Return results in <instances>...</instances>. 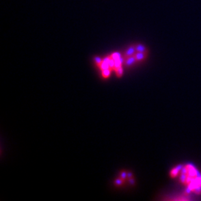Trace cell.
Returning a JSON list of instances; mask_svg holds the SVG:
<instances>
[{"mask_svg": "<svg viewBox=\"0 0 201 201\" xmlns=\"http://www.w3.org/2000/svg\"><path fill=\"white\" fill-rule=\"evenodd\" d=\"M109 74H110V70L109 69L104 70L103 72H102V75L104 78H107L108 76H109Z\"/></svg>", "mask_w": 201, "mask_h": 201, "instance_id": "3", "label": "cell"}, {"mask_svg": "<svg viewBox=\"0 0 201 201\" xmlns=\"http://www.w3.org/2000/svg\"><path fill=\"white\" fill-rule=\"evenodd\" d=\"M122 180H119V179H118V180H117L115 181V184H117V185H121L122 184Z\"/></svg>", "mask_w": 201, "mask_h": 201, "instance_id": "8", "label": "cell"}, {"mask_svg": "<svg viewBox=\"0 0 201 201\" xmlns=\"http://www.w3.org/2000/svg\"><path fill=\"white\" fill-rule=\"evenodd\" d=\"M137 51L136 48H135V46H131V47H130L129 48L126 50L125 54H124V57H125L126 58H128V57L134 55Z\"/></svg>", "mask_w": 201, "mask_h": 201, "instance_id": "1", "label": "cell"}, {"mask_svg": "<svg viewBox=\"0 0 201 201\" xmlns=\"http://www.w3.org/2000/svg\"><path fill=\"white\" fill-rule=\"evenodd\" d=\"M94 60H95L96 63H97L98 64V65H100V64L102 62V60L100 59V58H99V57H95V59H94Z\"/></svg>", "mask_w": 201, "mask_h": 201, "instance_id": "6", "label": "cell"}, {"mask_svg": "<svg viewBox=\"0 0 201 201\" xmlns=\"http://www.w3.org/2000/svg\"><path fill=\"white\" fill-rule=\"evenodd\" d=\"M121 177L122 179H124L126 177V173L125 172H122V173L121 174Z\"/></svg>", "mask_w": 201, "mask_h": 201, "instance_id": "7", "label": "cell"}, {"mask_svg": "<svg viewBox=\"0 0 201 201\" xmlns=\"http://www.w3.org/2000/svg\"><path fill=\"white\" fill-rule=\"evenodd\" d=\"M116 72H117V76H118V77H121V76H122V68H121V67H119V68H116Z\"/></svg>", "mask_w": 201, "mask_h": 201, "instance_id": "5", "label": "cell"}, {"mask_svg": "<svg viewBox=\"0 0 201 201\" xmlns=\"http://www.w3.org/2000/svg\"><path fill=\"white\" fill-rule=\"evenodd\" d=\"M111 58L113 59H114L115 61H116V60L121 58V55H120V54H118V53H115V54H113L111 55Z\"/></svg>", "mask_w": 201, "mask_h": 201, "instance_id": "4", "label": "cell"}, {"mask_svg": "<svg viewBox=\"0 0 201 201\" xmlns=\"http://www.w3.org/2000/svg\"><path fill=\"white\" fill-rule=\"evenodd\" d=\"M136 61L137 60L136 59H135V55H132L131 56V57L126 58V61H124V63H125V65H126V66H131V65H132L133 64L135 63Z\"/></svg>", "mask_w": 201, "mask_h": 201, "instance_id": "2", "label": "cell"}]
</instances>
